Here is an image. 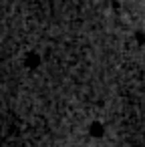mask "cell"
<instances>
[]
</instances>
